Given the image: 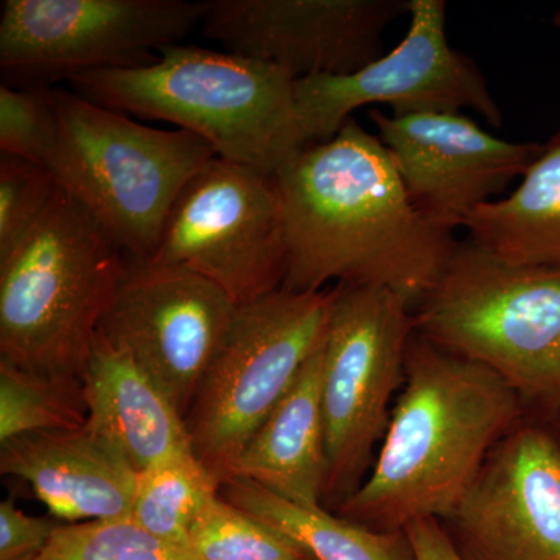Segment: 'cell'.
<instances>
[{"label":"cell","mask_w":560,"mask_h":560,"mask_svg":"<svg viewBox=\"0 0 560 560\" xmlns=\"http://www.w3.org/2000/svg\"><path fill=\"white\" fill-rule=\"evenodd\" d=\"M237 308L195 272L128 259L97 331L130 355L186 420Z\"/></svg>","instance_id":"7c38bea8"},{"label":"cell","mask_w":560,"mask_h":560,"mask_svg":"<svg viewBox=\"0 0 560 560\" xmlns=\"http://www.w3.org/2000/svg\"><path fill=\"white\" fill-rule=\"evenodd\" d=\"M128 257L60 187L38 221L0 254V360L83 378Z\"/></svg>","instance_id":"277c9868"},{"label":"cell","mask_w":560,"mask_h":560,"mask_svg":"<svg viewBox=\"0 0 560 560\" xmlns=\"http://www.w3.org/2000/svg\"><path fill=\"white\" fill-rule=\"evenodd\" d=\"M444 523L466 560H560V431L526 416Z\"/></svg>","instance_id":"4fadbf2b"},{"label":"cell","mask_w":560,"mask_h":560,"mask_svg":"<svg viewBox=\"0 0 560 560\" xmlns=\"http://www.w3.org/2000/svg\"><path fill=\"white\" fill-rule=\"evenodd\" d=\"M305 560H313L312 558L305 559Z\"/></svg>","instance_id":"4dcf8cb0"},{"label":"cell","mask_w":560,"mask_h":560,"mask_svg":"<svg viewBox=\"0 0 560 560\" xmlns=\"http://www.w3.org/2000/svg\"><path fill=\"white\" fill-rule=\"evenodd\" d=\"M50 98L55 139L47 171L128 259L149 261L176 198L215 151L194 132L145 127L75 91L50 88Z\"/></svg>","instance_id":"8992f818"},{"label":"cell","mask_w":560,"mask_h":560,"mask_svg":"<svg viewBox=\"0 0 560 560\" xmlns=\"http://www.w3.org/2000/svg\"><path fill=\"white\" fill-rule=\"evenodd\" d=\"M410 0H209L202 35L293 80L349 75L383 55Z\"/></svg>","instance_id":"5bb4252c"},{"label":"cell","mask_w":560,"mask_h":560,"mask_svg":"<svg viewBox=\"0 0 560 560\" xmlns=\"http://www.w3.org/2000/svg\"><path fill=\"white\" fill-rule=\"evenodd\" d=\"M57 187L47 168L0 154V254L16 245L38 221Z\"/></svg>","instance_id":"484cf974"},{"label":"cell","mask_w":560,"mask_h":560,"mask_svg":"<svg viewBox=\"0 0 560 560\" xmlns=\"http://www.w3.org/2000/svg\"><path fill=\"white\" fill-rule=\"evenodd\" d=\"M189 550L200 560H305L285 536L217 497L190 530Z\"/></svg>","instance_id":"603a6c76"},{"label":"cell","mask_w":560,"mask_h":560,"mask_svg":"<svg viewBox=\"0 0 560 560\" xmlns=\"http://www.w3.org/2000/svg\"><path fill=\"white\" fill-rule=\"evenodd\" d=\"M324 342L326 338L250 438L231 474V478L254 481L280 499L307 508H323L326 492Z\"/></svg>","instance_id":"ac0fdd59"},{"label":"cell","mask_w":560,"mask_h":560,"mask_svg":"<svg viewBox=\"0 0 560 560\" xmlns=\"http://www.w3.org/2000/svg\"><path fill=\"white\" fill-rule=\"evenodd\" d=\"M416 560H466L440 518L427 517L405 526Z\"/></svg>","instance_id":"83f0119b"},{"label":"cell","mask_w":560,"mask_h":560,"mask_svg":"<svg viewBox=\"0 0 560 560\" xmlns=\"http://www.w3.org/2000/svg\"><path fill=\"white\" fill-rule=\"evenodd\" d=\"M81 381L88 423L109 438L139 474L194 455L178 408L130 355L98 331Z\"/></svg>","instance_id":"e0dca14e"},{"label":"cell","mask_w":560,"mask_h":560,"mask_svg":"<svg viewBox=\"0 0 560 560\" xmlns=\"http://www.w3.org/2000/svg\"><path fill=\"white\" fill-rule=\"evenodd\" d=\"M368 116L415 208L451 231L522 178L545 147L497 138L460 113Z\"/></svg>","instance_id":"9a60e30c"},{"label":"cell","mask_w":560,"mask_h":560,"mask_svg":"<svg viewBox=\"0 0 560 560\" xmlns=\"http://www.w3.org/2000/svg\"><path fill=\"white\" fill-rule=\"evenodd\" d=\"M60 523L33 517L13 500L0 503V560H36L50 544Z\"/></svg>","instance_id":"4316f807"},{"label":"cell","mask_w":560,"mask_h":560,"mask_svg":"<svg viewBox=\"0 0 560 560\" xmlns=\"http://www.w3.org/2000/svg\"><path fill=\"white\" fill-rule=\"evenodd\" d=\"M408 16L405 38L363 69L294 80L307 143L334 138L363 106H390L393 116L469 108L490 127L501 128L503 114L481 69L448 43L444 0H410Z\"/></svg>","instance_id":"8fae6325"},{"label":"cell","mask_w":560,"mask_h":560,"mask_svg":"<svg viewBox=\"0 0 560 560\" xmlns=\"http://www.w3.org/2000/svg\"><path fill=\"white\" fill-rule=\"evenodd\" d=\"M220 488L195 455L178 456L139 474L130 517L153 536L189 548L191 526Z\"/></svg>","instance_id":"44dd1931"},{"label":"cell","mask_w":560,"mask_h":560,"mask_svg":"<svg viewBox=\"0 0 560 560\" xmlns=\"http://www.w3.org/2000/svg\"><path fill=\"white\" fill-rule=\"evenodd\" d=\"M88 416L81 378L39 374L0 360V445L24 434L80 429Z\"/></svg>","instance_id":"7402d4cb"},{"label":"cell","mask_w":560,"mask_h":560,"mask_svg":"<svg viewBox=\"0 0 560 560\" xmlns=\"http://www.w3.org/2000/svg\"><path fill=\"white\" fill-rule=\"evenodd\" d=\"M36 560H200L153 536L131 517L58 526Z\"/></svg>","instance_id":"cb8c5ba5"},{"label":"cell","mask_w":560,"mask_h":560,"mask_svg":"<svg viewBox=\"0 0 560 560\" xmlns=\"http://www.w3.org/2000/svg\"><path fill=\"white\" fill-rule=\"evenodd\" d=\"M463 228L471 242L508 264L560 267V131L517 189L475 209Z\"/></svg>","instance_id":"d6986e66"},{"label":"cell","mask_w":560,"mask_h":560,"mask_svg":"<svg viewBox=\"0 0 560 560\" xmlns=\"http://www.w3.org/2000/svg\"><path fill=\"white\" fill-rule=\"evenodd\" d=\"M526 416L499 375L412 335L374 464L335 514L382 533L419 518L445 521L489 453Z\"/></svg>","instance_id":"7a4b0ae2"},{"label":"cell","mask_w":560,"mask_h":560,"mask_svg":"<svg viewBox=\"0 0 560 560\" xmlns=\"http://www.w3.org/2000/svg\"><path fill=\"white\" fill-rule=\"evenodd\" d=\"M552 422L556 423V427H558L559 431H560V412L558 416H556V419L552 420Z\"/></svg>","instance_id":"f546056e"},{"label":"cell","mask_w":560,"mask_h":560,"mask_svg":"<svg viewBox=\"0 0 560 560\" xmlns=\"http://www.w3.org/2000/svg\"><path fill=\"white\" fill-rule=\"evenodd\" d=\"M220 497L278 530L313 560H416L405 530L370 529L326 508L280 499L245 478L224 481Z\"/></svg>","instance_id":"ffe728a7"},{"label":"cell","mask_w":560,"mask_h":560,"mask_svg":"<svg viewBox=\"0 0 560 560\" xmlns=\"http://www.w3.org/2000/svg\"><path fill=\"white\" fill-rule=\"evenodd\" d=\"M149 264L195 272L237 307L282 289L285 224L275 176L210 161L176 198Z\"/></svg>","instance_id":"30bf717a"},{"label":"cell","mask_w":560,"mask_h":560,"mask_svg":"<svg viewBox=\"0 0 560 560\" xmlns=\"http://www.w3.org/2000/svg\"><path fill=\"white\" fill-rule=\"evenodd\" d=\"M77 94L124 114L171 121L221 160L275 176L308 145L294 80L231 51L165 47L150 65L69 77Z\"/></svg>","instance_id":"3957f363"},{"label":"cell","mask_w":560,"mask_h":560,"mask_svg":"<svg viewBox=\"0 0 560 560\" xmlns=\"http://www.w3.org/2000/svg\"><path fill=\"white\" fill-rule=\"evenodd\" d=\"M287 241L283 290L327 282L400 294L412 311L444 275L458 242L412 205L377 135L350 119L275 175Z\"/></svg>","instance_id":"6da1fadb"},{"label":"cell","mask_w":560,"mask_h":560,"mask_svg":"<svg viewBox=\"0 0 560 560\" xmlns=\"http://www.w3.org/2000/svg\"><path fill=\"white\" fill-rule=\"evenodd\" d=\"M0 474L27 482L51 517L69 523L130 517L139 481L127 455L88 422L0 445Z\"/></svg>","instance_id":"2e32d148"},{"label":"cell","mask_w":560,"mask_h":560,"mask_svg":"<svg viewBox=\"0 0 560 560\" xmlns=\"http://www.w3.org/2000/svg\"><path fill=\"white\" fill-rule=\"evenodd\" d=\"M552 22H555L556 25H559L560 27V9L558 13L555 14V18H552Z\"/></svg>","instance_id":"f1b7e54d"},{"label":"cell","mask_w":560,"mask_h":560,"mask_svg":"<svg viewBox=\"0 0 560 560\" xmlns=\"http://www.w3.org/2000/svg\"><path fill=\"white\" fill-rule=\"evenodd\" d=\"M412 313L419 337L499 375L529 416L559 415L560 267L512 265L458 242Z\"/></svg>","instance_id":"5b68a950"},{"label":"cell","mask_w":560,"mask_h":560,"mask_svg":"<svg viewBox=\"0 0 560 560\" xmlns=\"http://www.w3.org/2000/svg\"><path fill=\"white\" fill-rule=\"evenodd\" d=\"M334 298L279 289L235 312L186 416L195 458L221 485L326 338Z\"/></svg>","instance_id":"52a82bcc"},{"label":"cell","mask_w":560,"mask_h":560,"mask_svg":"<svg viewBox=\"0 0 560 560\" xmlns=\"http://www.w3.org/2000/svg\"><path fill=\"white\" fill-rule=\"evenodd\" d=\"M55 139L50 86H0V151L46 168Z\"/></svg>","instance_id":"d4e9b609"},{"label":"cell","mask_w":560,"mask_h":560,"mask_svg":"<svg viewBox=\"0 0 560 560\" xmlns=\"http://www.w3.org/2000/svg\"><path fill=\"white\" fill-rule=\"evenodd\" d=\"M209 0H5L0 68L11 86H47L92 70L150 65L180 44Z\"/></svg>","instance_id":"9c48e42d"},{"label":"cell","mask_w":560,"mask_h":560,"mask_svg":"<svg viewBox=\"0 0 560 560\" xmlns=\"http://www.w3.org/2000/svg\"><path fill=\"white\" fill-rule=\"evenodd\" d=\"M415 313L400 294L335 283L324 342L327 480L323 508L337 511L366 480L404 385Z\"/></svg>","instance_id":"ba28073f"}]
</instances>
